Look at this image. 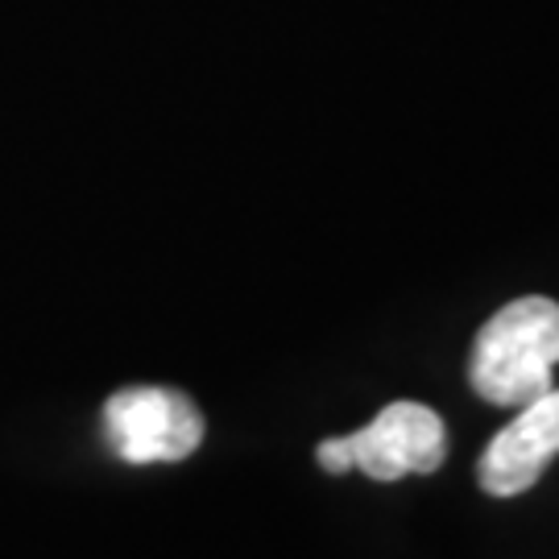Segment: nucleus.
<instances>
[{
	"mask_svg": "<svg viewBox=\"0 0 559 559\" xmlns=\"http://www.w3.org/2000/svg\"><path fill=\"white\" fill-rule=\"evenodd\" d=\"M559 302L543 295L506 302L473 340L468 381L489 406H526L556 385Z\"/></svg>",
	"mask_w": 559,
	"mask_h": 559,
	"instance_id": "1",
	"label": "nucleus"
},
{
	"mask_svg": "<svg viewBox=\"0 0 559 559\" xmlns=\"http://www.w3.org/2000/svg\"><path fill=\"white\" fill-rule=\"evenodd\" d=\"M104 440L124 464H175L203 443V415L179 390L133 385L104 406Z\"/></svg>",
	"mask_w": 559,
	"mask_h": 559,
	"instance_id": "2",
	"label": "nucleus"
},
{
	"mask_svg": "<svg viewBox=\"0 0 559 559\" xmlns=\"http://www.w3.org/2000/svg\"><path fill=\"white\" fill-rule=\"evenodd\" d=\"M348 464L373 480H399L406 473H436L448 460V427L423 402H390L373 423L340 436Z\"/></svg>",
	"mask_w": 559,
	"mask_h": 559,
	"instance_id": "3",
	"label": "nucleus"
},
{
	"mask_svg": "<svg viewBox=\"0 0 559 559\" xmlns=\"http://www.w3.org/2000/svg\"><path fill=\"white\" fill-rule=\"evenodd\" d=\"M559 456V390L551 385L489 440L477 460V485L493 498H519L539 485L547 464Z\"/></svg>",
	"mask_w": 559,
	"mask_h": 559,
	"instance_id": "4",
	"label": "nucleus"
}]
</instances>
